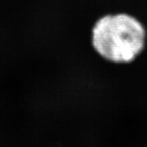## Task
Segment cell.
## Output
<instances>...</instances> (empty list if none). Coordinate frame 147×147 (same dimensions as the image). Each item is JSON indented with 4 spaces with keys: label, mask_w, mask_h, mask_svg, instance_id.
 <instances>
[{
    "label": "cell",
    "mask_w": 147,
    "mask_h": 147,
    "mask_svg": "<svg viewBox=\"0 0 147 147\" xmlns=\"http://www.w3.org/2000/svg\"><path fill=\"white\" fill-rule=\"evenodd\" d=\"M92 52L101 62L117 68L137 62L147 50V26L129 10L109 9L97 14L88 29Z\"/></svg>",
    "instance_id": "obj_1"
}]
</instances>
